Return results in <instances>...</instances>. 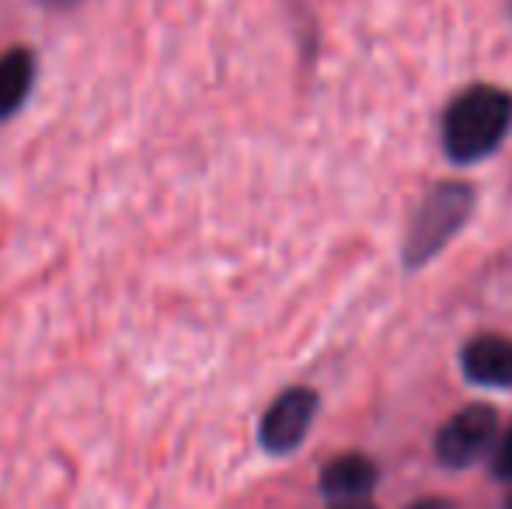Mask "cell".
Listing matches in <instances>:
<instances>
[{
	"label": "cell",
	"instance_id": "obj_1",
	"mask_svg": "<svg viewBox=\"0 0 512 509\" xmlns=\"http://www.w3.org/2000/svg\"><path fill=\"white\" fill-rule=\"evenodd\" d=\"M512 129V91L471 84L443 112V150L453 164H478L502 147Z\"/></svg>",
	"mask_w": 512,
	"mask_h": 509
},
{
	"label": "cell",
	"instance_id": "obj_2",
	"mask_svg": "<svg viewBox=\"0 0 512 509\" xmlns=\"http://www.w3.org/2000/svg\"><path fill=\"white\" fill-rule=\"evenodd\" d=\"M474 213V189L467 182H439L422 196L415 206L405 231V245H401V258L408 269H422L432 262L453 238L460 227L471 220Z\"/></svg>",
	"mask_w": 512,
	"mask_h": 509
},
{
	"label": "cell",
	"instance_id": "obj_3",
	"mask_svg": "<svg viewBox=\"0 0 512 509\" xmlns=\"http://www.w3.org/2000/svg\"><path fill=\"white\" fill-rule=\"evenodd\" d=\"M499 440V415L492 405H467L439 426L432 450L443 468H471L492 454Z\"/></svg>",
	"mask_w": 512,
	"mask_h": 509
},
{
	"label": "cell",
	"instance_id": "obj_4",
	"mask_svg": "<svg viewBox=\"0 0 512 509\" xmlns=\"http://www.w3.org/2000/svg\"><path fill=\"white\" fill-rule=\"evenodd\" d=\"M317 415V391L310 387H290L269 405V412L262 415V429L258 440L269 454L283 457L290 450H297L307 440V429Z\"/></svg>",
	"mask_w": 512,
	"mask_h": 509
},
{
	"label": "cell",
	"instance_id": "obj_5",
	"mask_svg": "<svg viewBox=\"0 0 512 509\" xmlns=\"http://www.w3.org/2000/svg\"><path fill=\"white\" fill-rule=\"evenodd\" d=\"M464 377L478 387H512V339L478 335L460 349Z\"/></svg>",
	"mask_w": 512,
	"mask_h": 509
},
{
	"label": "cell",
	"instance_id": "obj_6",
	"mask_svg": "<svg viewBox=\"0 0 512 509\" xmlns=\"http://www.w3.org/2000/svg\"><path fill=\"white\" fill-rule=\"evenodd\" d=\"M377 485V464L363 454H342L321 471V492L335 503L366 499Z\"/></svg>",
	"mask_w": 512,
	"mask_h": 509
},
{
	"label": "cell",
	"instance_id": "obj_7",
	"mask_svg": "<svg viewBox=\"0 0 512 509\" xmlns=\"http://www.w3.org/2000/svg\"><path fill=\"white\" fill-rule=\"evenodd\" d=\"M35 81V56L28 49H7L0 53V119L14 116L25 105Z\"/></svg>",
	"mask_w": 512,
	"mask_h": 509
},
{
	"label": "cell",
	"instance_id": "obj_8",
	"mask_svg": "<svg viewBox=\"0 0 512 509\" xmlns=\"http://www.w3.org/2000/svg\"><path fill=\"white\" fill-rule=\"evenodd\" d=\"M492 471H495V478H502V482H512V426L506 429V436H502V440H495Z\"/></svg>",
	"mask_w": 512,
	"mask_h": 509
},
{
	"label": "cell",
	"instance_id": "obj_9",
	"mask_svg": "<svg viewBox=\"0 0 512 509\" xmlns=\"http://www.w3.org/2000/svg\"><path fill=\"white\" fill-rule=\"evenodd\" d=\"M405 509H453V503H446V499H418V503H411Z\"/></svg>",
	"mask_w": 512,
	"mask_h": 509
},
{
	"label": "cell",
	"instance_id": "obj_10",
	"mask_svg": "<svg viewBox=\"0 0 512 509\" xmlns=\"http://www.w3.org/2000/svg\"><path fill=\"white\" fill-rule=\"evenodd\" d=\"M331 509H373L366 499H345V503H335Z\"/></svg>",
	"mask_w": 512,
	"mask_h": 509
},
{
	"label": "cell",
	"instance_id": "obj_11",
	"mask_svg": "<svg viewBox=\"0 0 512 509\" xmlns=\"http://www.w3.org/2000/svg\"><path fill=\"white\" fill-rule=\"evenodd\" d=\"M46 7H56V11H67V7H77L81 0H42Z\"/></svg>",
	"mask_w": 512,
	"mask_h": 509
},
{
	"label": "cell",
	"instance_id": "obj_12",
	"mask_svg": "<svg viewBox=\"0 0 512 509\" xmlns=\"http://www.w3.org/2000/svg\"><path fill=\"white\" fill-rule=\"evenodd\" d=\"M506 506H509V509H512V496H509V503H506Z\"/></svg>",
	"mask_w": 512,
	"mask_h": 509
}]
</instances>
